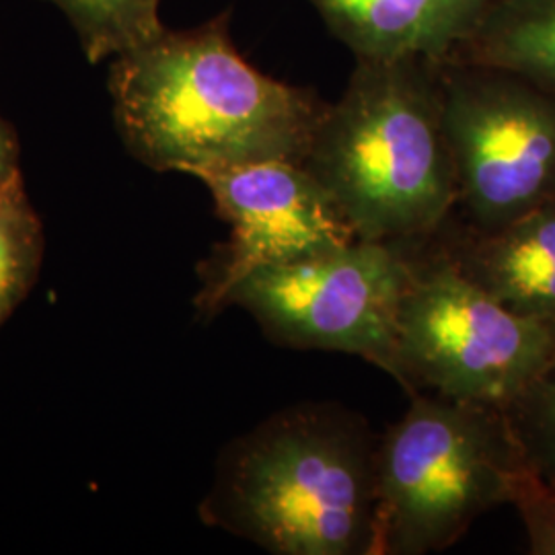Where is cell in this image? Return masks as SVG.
Listing matches in <instances>:
<instances>
[{
	"label": "cell",
	"mask_w": 555,
	"mask_h": 555,
	"mask_svg": "<svg viewBox=\"0 0 555 555\" xmlns=\"http://www.w3.org/2000/svg\"><path fill=\"white\" fill-rule=\"evenodd\" d=\"M302 165L358 237L408 243L435 235L459 199L440 62L357 60L341 98L319 119Z\"/></svg>",
	"instance_id": "obj_3"
},
{
	"label": "cell",
	"mask_w": 555,
	"mask_h": 555,
	"mask_svg": "<svg viewBox=\"0 0 555 555\" xmlns=\"http://www.w3.org/2000/svg\"><path fill=\"white\" fill-rule=\"evenodd\" d=\"M451 59L515 73L555 95V0H492Z\"/></svg>",
	"instance_id": "obj_11"
},
{
	"label": "cell",
	"mask_w": 555,
	"mask_h": 555,
	"mask_svg": "<svg viewBox=\"0 0 555 555\" xmlns=\"http://www.w3.org/2000/svg\"><path fill=\"white\" fill-rule=\"evenodd\" d=\"M389 375L435 393L508 410L555 354V325L516 315L465 276L430 237L408 241Z\"/></svg>",
	"instance_id": "obj_5"
},
{
	"label": "cell",
	"mask_w": 555,
	"mask_h": 555,
	"mask_svg": "<svg viewBox=\"0 0 555 555\" xmlns=\"http://www.w3.org/2000/svg\"><path fill=\"white\" fill-rule=\"evenodd\" d=\"M357 60L444 62L469 40L492 0H307Z\"/></svg>",
	"instance_id": "obj_10"
},
{
	"label": "cell",
	"mask_w": 555,
	"mask_h": 555,
	"mask_svg": "<svg viewBox=\"0 0 555 555\" xmlns=\"http://www.w3.org/2000/svg\"><path fill=\"white\" fill-rule=\"evenodd\" d=\"M231 237L202 274L196 305L204 315L227 309L241 280L259 270L315 258L354 243L352 222L302 163L261 160L198 178Z\"/></svg>",
	"instance_id": "obj_8"
},
{
	"label": "cell",
	"mask_w": 555,
	"mask_h": 555,
	"mask_svg": "<svg viewBox=\"0 0 555 555\" xmlns=\"http://www.w3.org/2000/svg\"><path fill=\"white\" fill-rule=\"evenodd\" d=\"M20 171V142L9 121L0 116V188Z\"/></svg>",
	"instance_id": "obj_16"
},
{
	"label": "cell",
	"mask_w": 555,
	"mask_h": 555,
	"mask_svg": "<svg viewBox=\"0 0 555 555\" xmlns=\"http://www.w3.org/2000/svg\"><path fill=\"white\" fill-rule=\"evenodd\" d=\"M525 465L504 410L414 393L378 438L373 555L449 550L479 516L511 502Z\"/></svg>",
	"instance_id": "obj_4"
},
{
	"label": "cell",
	"mask_w": 555,
	"mask_h": 555,
	"mask_svg": "<svg viewBox=\"0 0 555 555\" xmlns=\"http://www.w3.org/2000/svg\"><path fill=\"white\" fill-rule=\"evenodd\" d=\"M440 87L467 224L496 231L555 199V95L453 59L440 62Z\"/></svg>",
	"instance_id": "obj_6"
},
{
	"label": "cell",
	"mask_w": 555,
	"mask_h": 555,
	"mask_svg": "<svg viewBox=\"0 0 555 555\" xmlns=\"http://www.w3.org/2000/svg\"><path fill=\"white\" fill-rule=\"evenodd\" d=\"M378 438L339 403L286 408L224 449L199 516L270 554L373 555Z\"/></svg>",
	"instance_id": "obj_2"
},
{
	"label": "cell",
	"mask_w": 555,
	"mask_h": 555,
	"mask_svg": "<svg viewBox=\"0 0 555 555\" xmlns=\"http://www.w3.org/2000/svg\"><path fill=\"white\" fill-rule=\"evenodd\" d=\"M70 21L80 50L91 64L118 56L165 29L163 0H48Z\"/></svg>",
	"instance_id": "obj_13"
},
{
	"label": "cell",
	"mask_w": 555,
	"mask_h": 555,
	"mask_svg": "<svg viewBox=\"0 0 555 555\" xmlns=\"http://www.w3.org/2000/svg\"><path fill=\"white\" fill-rule=\"evenodd\" d=\"M449 220L430 238L465 276L516 315L555 325V199L496 231Z\"/></svg>",
	"instance_id": "obj_9"
},
{
	"label": "cell",
	"mask_w": 555,
	"mask_h": 555,
	"mask_svg": "<svg viewBox=\"0 0 555 555\" xmlns=\"http://www.w3.org/2000/svg\"><path fill=\"white\" fill-rule=\"evenodd\" d=\"M410 247L354 243L241 280L227 307H241L278 346L364 358L389 373Z\"/></svg>",
	"instance_id": "obj_7"
},
{
	"label": "cell",
	"mask_w": 555,
	"mask_h": 555,
	"mask_svg": "<svg viewBox=\"0 0 555 555\" xmlns=\"http://www.w3.org/2000/svg\"><path fill=\"white\" fill-rule=\"evenodd\" d=\"M508 504L525 525L529 552L555 555V486L525 465L516 476Z\"/></svg>",
	"instance_id": "obj_15"
},
{
	"label": "cell",
	"mask_w": 555,
	"mask_h": 555,
	"mask_svg": "<svg viewBox=\"0 0 555 555\" xmlns=\"http://www.w3.org/2000/svg\"><path fill=\"white\" fill-rule=\"evenodd\" d=\"M506 417L525 463L555 486V354L508 405Z\"/></svg>",
	"instance_id": "obj_14"
},
{
	"label": "cell",
	"mask_w": 555,
	"mask_h": 555,
	"mask_svg": "<svg viewBox=\"0 0 555 555\" xmlns=\"http://www.w3.org/2000/svg\"><path fill=\"white\" fill-rule=\"evenodd\" d=\"M46 237L21 171L0 188V327L40 276Z\"/></svg>",
	"instance_id": "obj_12"
},
{
	"label": "cell",
	"mask_w": 555,
	"mask_h": 555,
	"mask_svg": "<svg viewBox=\"0 0 555 555\" xmlns=\"http://www.w3.org/2000/svg\"><path fill=\"white\" fill-rule=\"evenodd\" d=\"M109 95L119 139L153 171L198 178L261 160L307 157L327 103L259 73L231 40V13L163 29L114 56Z\"/></svg>",
	"instance_id": "obj_1"
}]
</instances>
